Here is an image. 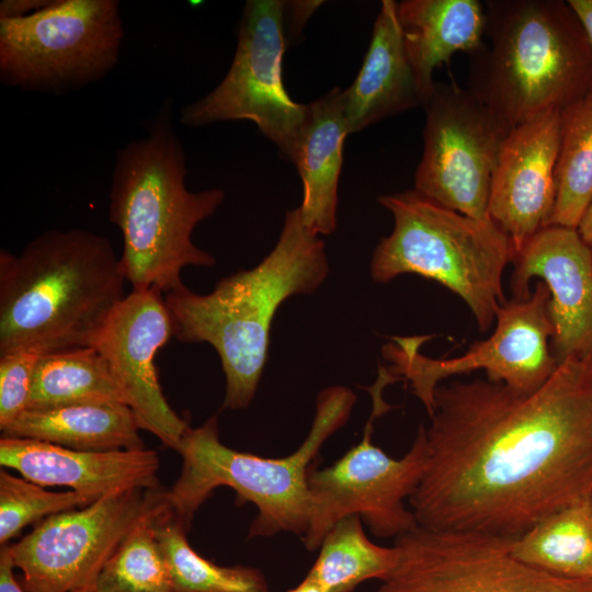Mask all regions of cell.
I'll use <instances>...</instances> for the list:
<instances>
[{
    "label": "cell",
    "instance_id": "23",
    "mask_svg": "<svg viewBox=\"0 0 592 592\" xmlns=\"http://www.w3.org/2000/svg\"><path fill=\"white\" fill-rule=\"evenodd\" d=\"M95 403L126 405L105 358L95 348H72L41 355L27 409Z\"/></svg>",
    "mask_w": 592,
    "mask_h": 592
},
{
    "label": "cell",
    "instance_id": "35",
    "mask_svg": "<svg viewBox=\"0 0 592 592\" xmlns=\"http://www.w3.org/2000/svg\"><path fill=\"white\" fill-rule=\"evenodd\" d=\"M577 230L582 239L592 247V201L584 212Z\"/></svg>",
    "mask_w": 592,
    "mask_h": 592
},
{
    "label": "cell",
    "instance_id": "37",
    "mask_svg": "<svg viewBox=\"0 0 592 592\" xmlns=\"http://www.w3.org/2000/svg\"><path fill=\"white\" fill-rule=\"evenodd\" d=\"M76 592H101L95 587H91L84 590L76 591Z\"/></svg>",
    "mask_w": 592,
    "mask_h": 592
},
{
    "label": "cell",
    "instance_id": "33",
    "mask_svg": "<svg viewBox=\"0 0 592 592\" xmlns=\"http://www.w3.org/2000/svg\"><path fill=\"white\" fill-rule=\"evenodd\" d=\"M50 0H4L0 4L1 18L27 15L45 7Z\"/></svg>",
    "mask_w": 592,
    "mask_h": 592
},
{
    "label": "cell",
    "instance_id": "8",
    "mask_svg": "<svg viewBox=\"0 0 592 592\" xmlns=\"http://www.w3.org/2000/svg\"><path fill=\"white\" fill-rule=\"evenodd\" d=\"M123 38L116 0H55L27 15L1 18V81L47 93L82 88L117 65Z\"/></svg>",
    "mask_w": 592,
    "mask_h": 592
},
{
    "label": "cell",
    "instance_id": "27",
    "mask_svg": "<svg viewBox=\"0 0 592 592\" xmlns=\"http://www.w3.org/2000/svg\"><path fill=\"white\" fill-rule=\"evenodd\" d=\"M153 530L173 592H271L261 570L248 566H219L197 554L170 508L155 519Z\"/></svg>",
    "mask_w": 592,
    "mask_h": 592
},
{
    "label": "cell",
    "instance_id": "13",
    "mask_svg": "<svg viewBox=\"0 0 592 592\" xmlns=\"http://www.w3.org/2000/svg\"><path fill=\"white\" fill-rule=\"evenodd\" d=\"M423 109V153L413 190L463 215L490 218L492 175L512 128L453 82H435Z\"/></svg>",
    "mask_w": 592,
    "mask_h": 592
},
{
    "label": "cell",
    "instance_id": "2",
    "mask_svg": "<svg viewBox=\"0 0 592 592\" xmlns=\"http://www.w3.org/2000/svg\"><path fill=\"white\" fill-rule=\"evenodd\" d=\"M125 282L111 241L90 230H47L20 254L1 249L0 355L92 346Z\"/></svg>",
    "mask_w": 592,
    "mask_h": 592
},
{
    "label": "cell",
    "instance_id": "15",
    "mask_svg": "<svg viewBox=\"0 0 592 592\" xmlns=\"http://www.w3.org/2000/svg\"><path fill=\"white\" fill-rule=\"evenodd\" d=\"M162 294L157 288L133 289L113 310L92 346L105 358L139 429L177 451L191 428L168 403L155 364L157 352L174 338Z\"/></svg>",
    "mask_w": 592,
    "mask_h": 592
},
{
    "label": "cell",
    "instance_id": "19",
    "mask_svg": "<svg viewBox=\"0 0 592 592\" xmlns=\"http://www.w3.org/2000/svg\"><path fill=\"white\" fill-rule=\"evenodd\" d=\"M342 98L350 134L424 105L406 52L397 1H382L362 67Z\"/></svg>",
    "mask_w": 592,
    "mask_h": 592
},
{
    "label": "cell",
    "instance_id": "32",
    "mask_svg": "<svg viewBox=\"0 0 592 592\" xmlns=\"http://www.w3.org/2000/svg\"><path fill=\"white\" fill-rule=\"evenodd\" d=\"M14 565L9 546H1L0 550V592H27L14 576Z\"/></svg>",
    "mask_w": 592,
    "mask_h": 592
},
{
    "label": "cell",
    "instance_id": "3",
    "mask_svg": "<svg viewBox=\"0 0 592 592\" xmlns=\"http://www.w3.org/2000/svg\"><path fill=\"white\" fill-rule=\"evenodd\" d=\"M328 273L325 243L307 230L297 207L286 213L276 244L254 267L223 277L208 294L186 286L164 294L174 338L205 342L217 352L226 380L223 408L250 405L278 307L291 296L315 292Z\"/></svg>",
    "mask_w": 592,
    "mask_h": 592
},
{
    "label": "cell",
    "instance_id": "10",
    "mask_svg": "<svg viewBox=\"0 0 592 592\" xmlns=\"http://www.w3.org/2000/svg\"><path fill=\"white\" fill-rule=\"evenodd\" d=\"M287 42L285 1H247L229 70L214 90L182 109L180 122L187 127L253 122L292 162L308 104L295 102L284 87L282 64Z\"/></svg>",
    "mask_w": 592,
    "mask_h": 592
},
{
    "label": "cell",
    "instance_id": "16",
    "mask_svg": "<svg viewBox=\"0 0 592 592\" xmlns=\"http://www.w3.org/2000/svg\"><path fill=\"white\" fill-rule=\"evenodd\" d=\"M512 264L514 299L531 295L532 278H540L549 289L551 352L557 362L591 358L592 247L577 229L551 225L530 238Z\"/></svg>",
    "mask_w": 592,
    "mask_h": 592
},
{
    "label": "cell",
    "instance_id": "5",
    "mask_svg": "<svg viewBox=\"0 0 592 592\" xmlns=\"http://www.w3.org/2000/svg\"><path fill=\"white\" fill-rule=\"evenodd\" d=\"M483 44L467 90L513 128L561 111L592 89V42L562 0H488Z\"/></svg>",
    "mask_w": 592,
    "mask_h": 592
},
{
    "label": "cell",
    "instance_id": "7",
    "mask_svg": "<svg viewBox=\"0 0 592 592\" xmlns=\"http://www.w3.org/2000/svg\"><path fill=\"white\" fill-rule=\"evenodd\" d=\"M378 202L391 213L394 228L374 250L373 280L386 283L412 273L435 281L467 304L486 332L506 301L502 274L515 257L511 238L491 218L463 215L415 190Z\"/></svg>",
    "mask_w": 592,
    "mask_h": 592
},
{
    "label": "cell",
    "instance_id": "31",
    "mask_svg": "<svg viewBox=\"0 0 592 592\" xmlns=\"http://www.w3.org/2000/svg\"><path fill=\"white\" fill-rule=\"evenodd\" d=\"M321 3V1H285V24L288 41L301 32L306 21Z\"/></svg>",
    "mask_w": 592,
    "mask_h": 592
},
{
    "label": "cell",
    "instance_id": "14",
    "mask_svg": "<svg viewBox=\"0 0 592 592\" xmlns=\"http://www.w3.org/2000/svg\"><path fill=\"white\" fill-rule=\"evenodd\" d=\"M473 532L417 526L396 538L398 560L374 592H592V579L531 567L511 542Z\"/></svg>",
    "mask_w": 592,
    "mask_h": 592
},
{
    "label": "cell",
    "instance_id": "11",
    "mask_svg": "<svg viewBox=\"0 0 592 592\" xmlns=\"http://www.w3.org/2000/svg\"><path fill=\"white\" fill-rule=\"evenodd\" d=\"M170 506L167 490L135 488L43 519L8 545L27 592H76L96 584L106 561L144 519Z\"/></svg>",
    "mask_w": 592,
    "mask_h": 592
},
{
    "label": "cell",
    "instance_id": "34",
    "mask_svg": "<svg viewBox=\"0 0 592 592\" xmlns=\"http://www.w3.org/2000/svg\"><path fill=\"white\" fill-rule=\"evenodd\" d=\"M592 42V0H568Z\"/></svg>",
    "mask_w": 592,
    "mask_h": 592
},
{
    "label": "cell",
    "instance_id": "30",
    "mask_svg": "<svg viewBox=\"0 0 592 592\" xmlns=\"http://www.w3.org/2000/svg\"><path fill=\"white\" fill-rule=\"evenodd\" d=\"M39 354L15 351L0 355V429L27 409Z\"/></svg>",
    "mask_w": 592,
    "mask_h": 592
},
{
    "label": "cell",
    "instance_id": "12",
    "mask_svg": "<svg viewBox=\"0 0 592 592\" xmlns=\"http://www.w3.org/2000/svg\"><path fill=\"white\" fill-rule=\"evenodd\" d=\"M549 289L538 281L524 299L512 298L496 315L497 326L485 341L474 343L462 356L431 358L419 352L428 337L394 338L384 348L392 374L409 382L430 414L440 382L454 375L485 369L488 380L531 392L543 386L558 366L548 340L554 328L548 315Z\"/></svg>",
    "mask_w": 592,
    "mask_h": 592
},
{
    "label": "cell",
    "instance_id": "6",
    "mask_svg": "<svg viewBox=\"0 0 592 592\" xmlns=\"http://www.w3.org/2000/svg\"><path fill=\"white\" fill-rule=\"evenodd\" d=\"M355 401L354 392L344 386L320 391L306 440L280 458L238 452L223 444L216 415L190 429L177 449L183 459L180 477L167 491L175 519L187 531L212 492L226 486L236 491L240 503L251 502L258 510L249 538L282 532L304 536L311 515L310 464L323 443L348 421Z\"/></svg>",
    "mask_w": 592,
    "mask_h": 592
},
{
    "label": "cell",
    "instance_id": "9",
    "mask_svg": "<svg viewBox=\"0 0 592 592\" xmlns=\"http://www.w3.org/2000/svg\"><path fill=\"white\" fill-rule=\"evenodd\" d=\"M398 377L379 368L373 387V412L361 442L332 465L311 470L309 526L303 536L309 551L318 549L329 530L341 519L357 515L377 537H399L418 526L415 516L403 503L420 483L428 451L425 428L421 425L409 452L396 459L373 444L374 420L389 408L383 388Z\"/></svg>",
    "mask_w": 592,
    "mask_h": 592
},
{
    "label": "cell",
    "instance_id": "36",
    "mask_svg": "<svg viewBox=\"0 0 592 592\" xmlns=\"http://www.w3.org/2000/svg\"><path fill=\"white\" fill-rule=\"evenodd\" d=\"M287 592H332L319 583L308 573L306 577L293 589Z\"/></svg>",
    "mask_w": 592,
    "mask_h": 592
},
{
    "label": "cell",
    "instance_id": "24",
    "mask_svg": "<svg viewBox=\"0 0 592 592\" xmlns=\"http://www.w3.org/2000/svg\"><path fill=\"white\" fill-rule=\"evenodd\" d=\"M511 553L549 574L592 579V496L554 512L512 539Z\"/></svg>",
    "mask_w": 592,
    "mask_h": 592
},
{
    "label": "cell",
    "instance_id": "25",
    "mask_svg": "<svg viewBox=\"0 0 592 592\" xmlns=\"http://www.w3.org/2000/svg\"><path fill=\"white\" fill-rule=\"evenodd\" d=\"M559 114L557 196L549 226L577 229L592 201V89Z\"/></svg>",
    "mask_w": 592,
    "mask_h": 592
},
{
    "label": "cell",
    "instance_id": "1",
    "mask_svg": "<svg viewBox=\"0 0 592 592\" xmlns=\"http://www.w3.org/2000/svg\"><path fill=\"white\" fill-rule=\"evenodd\" d=\"M428 459L409 498L419 526L516 538L592 496V357L538 389L485 379L434 391Z\"/></svg>",
    "mask_w": 592,
    "mask_h": 592
},
{
    "label": "cell",
    "instance_id": "21",
    "mask_svg": "<svg viewBox=\"0 0 592 592\" xmlns=\"http://www.w3.org/2000/svg\"><path fill=\"white\" fill-rule=\"evenodd\" d=\"M397 14L425 105L435 86L434 69L454 54L471 55L485 44V4L478 0H403L397 2Z\"/></svg>",
    "mask_w": 592,
    "mask_h": 592
},
{
    "label": "cell",
    "instance_id": "22",
    "mask_svg": "<svg viewBox=\"0 0 592 592\" xmlns=\"http://www.w3.org/2000/svg\"><path fill=\"white\" fill-rule=\"evenodd\" d=\"M133 410L123 403L26 409L2 436L33 439L88 452L143 448Z\"/></svg>",
    "mask_w": 592,
    "mask_h": 592
},
{
    "label": "cell",
    "instance_id": "29",
    "mask_svg": "<svg viewBox=\"0 0 592 592\" xmlns=\"http://www.w3.org/2000/svg\"><path fill=\"white\" fill-rule=\"evenodd\" d=\"M96 499L70 491H48L42 486L0 471V545L25 526L56 513L86 506Z\"/></svg>",
    "mask_w": 592,
    "mask_h": 592
},
{
    "label": "cell",
    "instance_id": "17",
    "mask_svg": "<svg viewBox=\"0 0 592 592\" xmlns=\"http://www.w3.org/2000/svg\"><path fill=\"white\" fill-rule=\"evenodd\" d=\"M559 111L513 127L503 140L492 175L489 217L512 240L515 253L549 226L557 182Z\"/></svg>",
    "mask_w": 592,
    "mask_h": 592
},
{
    "label": "cell",
    "instance_id": "4",
    "mask_svg": "<svg viewBox=\"0 0 592 592\" xmlns=\"http://www.w3.org/2000/svg\"><path fill=\"white\" fill-rule=\"evenodd\" d=\"M172 107L157 116L146 137L116 153L109 193V219L122 232L121 263L134 291L169 293L184 287L186 266H213L216 259L192 239L195 227L224 203L225 191H190Z\"/></svg>",
    "mask_w": 592,
    "mask_h": 592
},
{
    "label": "cell",
    "instance_id": "20",
    "mask_svg": "<svg viewBox=\"0 0 592 592\" xmlns=\"http://www.w3.org/2000/svg\"><path fill=\"white\" fill-rule=\"evenodd\" d=\"M342 92L335 87L308 104V115L292 160L303 184L300 218L316 236L330 235L337 226L343 144L350 135Z\"/></svg>",
    "mask_w": 592,
    "mask_h": 592
},
{
    "label": "cell",
    "instance_id": "26",
    "mask_svg": "<svg viewBox=\"0 0 592 592\" xmlns=\"http://www.w3.org/2000/svg\"><path fill=\"white\" fill-rule=\"evenodd\" d=\"M318 557L308 574L332 592H351L371 579L384 580L395 568V545L374 544L362 520L350 515L337 522L323 537Z\"/></svg>",
    "mask_w": 592,
    "mask_h": 592
},
{
    "label": "cell",
    "instance_id": "18",
    "mask_svg": "<svg viewBox=\"0 0 592 592\" xmlns=\"http://www.w3.org/2000/svg\"><path fill=\"white\" fill-rule=\"evenodd\" d=\"M0 464L42 487L67 486L94 499L135 488L159 487V457L145 447L88 452L33 439L1 436Z\"/></svg>",
    "mask_w": 592,
    "mask_h": 592
},
{
    "label": "cell",
    "instance_id": "28",
    "mask_svg": "<svg viewBox=\"0 0 592 592\" xmlns=\"http://www.w3.org/2000/svg\"><path fill=\"white\" fill-rule=\"evenodd\" d=\"M170 506L141 520L103 567L101 592H173L172 580L155 534V519Z\"/></svg>",
    "mask_w": 592,
    "mask_h": 592
}]
</instances>
